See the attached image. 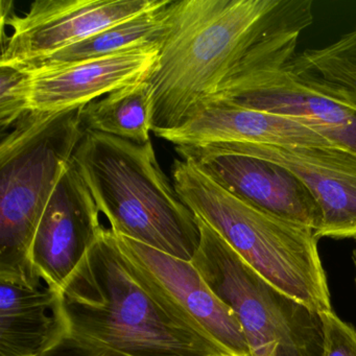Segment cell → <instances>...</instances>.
I'll return each mask as SVG.
<instances>
[{
	"label": "cell",
	"mask_w": 356,
	"mask_h": 356,
	"mask_svg": "<svg viewBox=\"0 0 356 356\" xmlns=\"http://www.w3.org/2000/svg\"><path fill=\"white\" fill-rule=\"evenodd\" d=\"M41 356H230L143 276L111 229L59 291Z\"/></svg>",
	"instance_id": "obj_2"
},
{
	"label": "cell",
	"mask_w": 356,
	"mask_h": 356,
	"mask_svg": "<svg viewBox=\"0 0 356 356\" xmlns=\"http://www.w3.org/2000/svg\"><path fill=\"white\" fill-rule=\"evenodd\" d=\"M312 0H170L149 74L153 132L177 128L227 87L286 67Z\"/></svg>",
	"instance_id": "obj_1"
},
{
	"label": "cell",
	"mask_w": 356,
	"mask_h": 356,
	"mask_svg": "<svg viewBox=\"0 0 356 356\" xmlns=\"http://www.w3.org/2000/svg\"><path fill=\"white\" fill-rule=\"evenodd\" d=\"M32 113L31 76L28 70L0 64V128L1 132L15 126Z\"/></svg>",
	"instance_id": "obj_19"
},
{
	"label": "cell",
	"mask_w": 356,
	"mask_h": 356,
	"mask_svg": "<svg viewBox=\"0 0 356 356\" xmlns=\"http://www.w3.org/2000/svg\"><path fill=\"white\" fill-rule=\"evenodd\" d=\"M85 132L111 135L137 145L151 141L154 93L149 78L118 89L79 110Z\"/></svg>",
	"instance_id": "obj_17"
},
{
	"label": "cell",
	"mask_w": 356,
	"mask_h": 356,
	"mask_svg": "<svg viewBox=\"0 0 356 356\" xmlns=\"http://www.w3.org/2000/svg\"><path fill=\"white\" fill-rule=\"evenodd\" d=\"M172 178L185 205L262 278L312 312L332 309L312 228L243 201L185 160H175Z\"/></svg>",
	"instance_id": "obj_4"
},
{
	"label": "cell",
	"mask_w": 356,
	"mask_h": 356,
	"mask_svg": "<svg viewBox=\"0 0 356 356\" xmlns=\"http://www.w3.org/2000/svg\"><path fill=\"white\" fill-rule=\"evenodd\" d=\"M158 54L157 43L76 63L24 68L31 76L32 112L57 114L79 110L149 78Z\"/></svg>",
	"instance_id": "obj_11"
},
{
	"label": "cell",
	"mask_w": 356,
	"mask_h": 356,
	"mask_svg": "<svg viewBox=\"0 0 356 356\" xmlns=\"http://www.w3.org/2000/svg\"><path fill=\"white\" fill-rule=\"evenodd\" d=\"M195 220L201 239L191 264L234 312L251 355H318L323 349L320 314L270 284L211 227Z\"/></svg>",
	"instance_id": "obj_6"
},
{
	"label": "cell",
	"mask_w": 356,
	"mask_h": 356,
	"mask_svg": "<svg viewBox=\"0 0 356 356\" xmlns=\"http://www.w3.org/2000/svg\"><path fill=\"white\" fill-rule=\"evenodd\" d=\"M72 163L114 234L191 262L201 239L197 220L162 170L152 141L86 132Z\"/></svg>",
	"instance_id": "obj_3"
},
{
	"label": "cell",
	"mask_w": 356,
	"mask_h": 356,
	"mask_svg": "<svg viewBox=\"0 0 356 356\" xmlns=\"http://www.w3.org/2000/svg\"><path fill=\"white\" fill-rule=\"evenodd\" d=\"M168 3L170 0H163L157 7L99 31L85 40L66 47L42 61L18 67L63 65L114 55L143 45L157 44L163 31L165 8Z\"/></svg>",
	"instance_id": "obj_18"
},
{
	"label": "cell",
	"mask_w": 356,
	"mask_h": 356,
	"mask_svg": "<svg viewBox=\"0 0 356 356\" xmlns=\"http://www.w3.org/2000/svg\"><path fill=\"white\" fill-rule=\"evenodd\" d=\"M208 147L268 160L286 168L321 206L323 225L316 238L356 237V154L337 147L299 145L218 143Z\"/></svg>",
	"instance_id": "obj_9"
},
{
	"label": "cell",
	"mask_w": 356,
	"mask_h": 356,
	"mask_svg": "<svg viewBox=\"0 0 356 356\" xmlns=\"http://www.w3.org/2000/svg\"><path fill=\"white\" fill-rule=\"evenodd\" d=\"M154 134L175 147L252 143L341 149L301 120L222 101L210 102L177 128Z\"/></svg>",
	"instance_id": "obj_14"
},
{
	"label": "cell",
	"mask_w": 356,
	"mask_h": 356,
	"mask_svg": "<svg viewBox=\"0 0 356 356\" xmlns=\"http://www.w3.org/2000/svg\"><path fill=\"white\" fill-rule=\"evenodd\" d=\"M59 291L0 282V356H41L53 339Z\"/></svg>",
	"instance_id": "obj_15"
},
{
	"label": "cell",
	"mask_w": 356,
	"mask_h": 356,
	"mask_svg": "<svg viewBox=\"0 0 356 356\" xmlns=\"http://www.w3.org/2000/svg\"><path fill=\"white\" fill-rule=\"evenodd\" d=\"M163 0H37L22 16L1 1V22L11 36L3 43L1 65L26 66L76 44L99 31L157 7Z\"/></svg>",
	"instance_id": "obj_7"
},
{
	"label": "cell",
	"mask_w": 356,
	"mask_h": 356,
	"mask_svg": "<svg viewBox=\"0 0 356 356\" xmlns=\"http://www.w3.org/2000/svg\"><path fill=\"white\" fill-rule=\"evenodd\" d=\"M286 70L310 90L356 111V29L327 47L296 54Z\"/></svg>",
	"instance_id": "obj_16"
},
{
	"label": "cell",
	"mask_w": 356,
	"mask_h": 356,
	"mask_svg": "<svg viewBox=\"0 0 356 356\" xmlns=\"http://www.w3.org/2000/svg\"><path fill=\"white\" fill-rule=\"evenodd\" d=\"M323 356H356V328L332 309L321 312Z\"/></svg>",
	"instance_id": "obj_20"
},
{
	"label": "cell",
	"mask_w": 356,
	"mask_h": 356,
	"mask_svg": "<svg viewBox=\"0 0 356 356\" xmlns=\"http://www.w3.org/2000/svg\"><path fill=\"white\" fill-rule=\"evenodd\" d=\"M354 241H356V237H354ZM352 262H353V268H354V282H355L356 287V248L352 252Z\"/></svg>",
	"instance_id": "obj_21"
},
{
	"label": "cell",
	"mask_w": 356,
	"mask_h": 356,
	"mask_svg": "<svg viewBox=\"0 0 356 356\" xmlns=\"http://www.w3.org/2000/svg\"><path fill=\"white\" fill-rule=\"evenodd\" d=\"M99 210L70 162L37 227L31 261L47 286L60 291L103 231Z\"/></svg>",
	"instance_id": "obj_10"
},
{
	"label": "cell",
	"mask_w": 356,
	"mask_h": 356,
	"mask_svg": "<svg viewBox=\"0 0 356 356\" xmlns=\"http://www.w3.org/2000/svg\"><path fill=\"white\" fill-rule=\"evenodd\" d=\"M115 236L120 249L143 276L191 316L229 355L252 356L234 312L213 293L191 262Z\"/></svg>",
	"instance_id": "obj_12"
},
{
	"label": "cell",
	"mask_w": 356,
	"mask_h": 356,
	"mask_svg": "<svg viewBox=\"0 0 356 356\" xmlns=\"http://www.w3.org/2000/svg\"><path fill=\"white\" fill-rule=\"evenodd\" d=\"M79 110L32 112L1 138L0 282L40 287L31 248L54 191L86 134Z\"/></svg>",
	"instance_id": "obj_5"
},
{
	"label": "cell",
	"mask_w": 356,
	"mask_h": 356,
	"mask_svg": "<svg viewBox=\"0 0 356 356\" xmlns=\"http://www.w3.org/2000/svg\"><path fill=\"white\" fill-rule=\"evenodd\" d=\"M213 101L301 120L341 149L356 154V111L310 90L286 67L251 74L208 103Z\"/></svg>",
	"instance_id": "obj_13"
},
{
	"label": "cell",
	"mask_w": 356,
	"mask_h": 356,
	"mask_svg": "<svg viewBox=\"0 0 356 356\" xmlns=\"http://www.w3.org/2000/svg\"><path fill=\"white\" fill-rule=\"evenodd\" d=\"M181 159L195 164L214 182L243 201L279 218L309 227L323 225V212L309 189L286 168L268 160L213 147H176Z\"/></svg>",
	"instance_id": "obj_8"
}]
</instances>
